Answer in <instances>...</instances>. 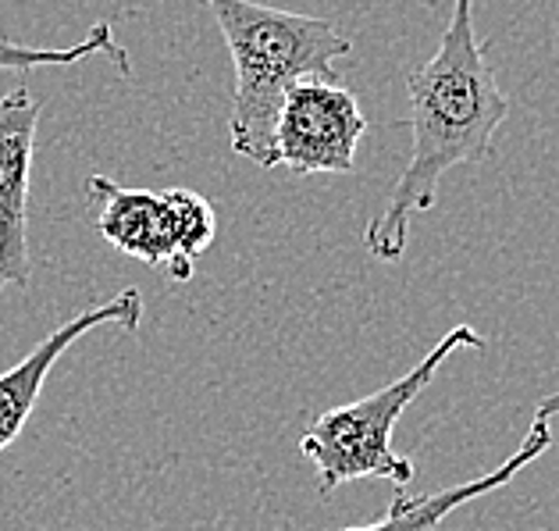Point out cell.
<instances>
[{
  "label": "cell",
  "instance_id": "obj_1",
  "mask_svg": "<svg viewBox=\"0 0 559 531\" xmlns=\"http://www.w3.org/2000/svg\"><path fill=\"white\" fill-rule=\"evenodd\" d=\"M488 47L474 36V0H453V15L428 64L406 75L414 150L395 179L385 211L371 217L364 243L378 261L395 264L406 253L414 214L439 200V182L449 168L481 165L492 157L496 132L510 115L488 64Z\"/></svg>",
  "mask_w": 559,
  "mask_h": 531
},
{
  "label": "cell",
  "instance_id": "obj_2",
  "mask_svg": "<svg viewBox=\"0 0 559 531\" xmlns=\"http://www.w3.org/2000/svg\"><path fill=\"white\" fill-rule=\"evenodd\" d=\"M225 36L236 90H231L228 140L239 157L261 168H278V115L299 79H343L335 61L353 54L329 19L253 4V0H203Z\"/></svg>",
  "mask_w": 559,
  "mask_h": 531
},
{
  "label": "cell",
  "instance_id": "obj_3",
  "mask_svg": "<svg viewBox=\"0 0 559 531\" xmlns=\"http://www.w3.org/2000/svg\"><path fill=\"white\" fill-rule=\"evenodd\" d=\"M460 346L485 350V339L471 324H456L403 378H395V382H389L385 389H378L364 400L332 406V411H324L313 421L304 432V439H299V453L318 471L321 496H332L338 485L364 482V479L392 482L395 488H406L414 482V460H406L392 446V432L400 425L406 406L431 386L439 367Z\"/></svg>",
  "mask_w": 559,
  "mask_h": 531
},
{
  "label": "cell",
  "instance_id": "obj_4",
  "mask_svg": "<svg viewBox=\"0 0 559 531\" xmlns=\"http://www.w3.org/2000/svg\"><path fill=\"white\" fill-rule=\"evenodd\" d=\"M86 193L100 203L97 233L118 253L165 268L171 282L193 279L197 257L214 243L217 217L197 189H129L93 175Z\"/></svg>",
  "mask_w": 559,
  "mask_h": 531
},
{
  "label": "cell",
  "instance_id": "obj_5",
  "mask_svg": "<svg viewBox=\"0 0 559 531\" xmlns=\"http://www.w3.org/2000/svg\"><path fill=\"white\" fill-rule=\"evenodd\" d=\"M364 132L367 118L346 79H299L278 115L275 161L296 175H349Z\"/></svg>",
  "mask_w": 559,
  "mask_h": 531
},
{
  "label": "cell",
  "instance_id": "obj_6",
  "mask_svg": "<svg viewBox=\"0 0 559 531\" xmlns=\"http://www.w3.org/2000/svg\"><path fill=\"white\" fill-rule=\"evenodd\" d=\"M39 101L29 86L0 97V293L29 285V179L36 154Z\"/></svg>",
  "mask_w": 559,
  "mask_h": 531
},
{
  "label": "cell",
  "instance_id": "obj_7",
  "mask_svg": "<svg viewBox=\"0 0 559 531\" xmlns=\"http://www.w3.org/2000/svg\"><path fill=\"white\" fill-rule=\"evenodd\" d=\"M104 324H118V329L135 332L143 324V293L140 290H121L100 307H90L83 315H75L72 321H64L61 329H53L44 343H36L33 353L0 371V453L22 435L25 421L36 411L39 392H44L47 375L53 371V364L64 357V350H72L79 339Z\"/></svg>",
  "mask_w": 559,
  "mask_h": 531
},
{
  "label": "cell",
  "instance_id": "obj_8",
  "mask_svg": "<svg viewBox=\"0 0 559 531\" xmlns=\"http://www.w3.org/2000/svg\"><path fill=\"white\" fill-rule=\"evenodd\" d=\"M549 446H552L549 421L535 417V425H531V432L524 435V442L516 446V453L510 460H502L496 471H488L481 479H471L463 485H453V488H442V493H428V496H406L400 488L389 514L381 517V521L360 524V528H343V531H431V528H439L453 510H460L463 503L481 499L488 493H496V488L510 485L527 464H535L542 453H549Z\"/></svg>",
  "mask_w": 559,
  "mask_h": 531
},
{
  "label": "cell",
  "instance_id": "obj_9",
  "mask_svg": "<svg viewBox=\"0 0 559 531\" xmlns=\"http://www.w3.org/2000/svg\"><path fill=\"white\" fill-rule=\"evenodd\" d=\"M93 54L111 58L121 75L132 72L129 54L115 39V30L107 22L93 25L90 36L75 47H25V44H15V39L0 36V72H22L25 75L29 68H61V64H75L83 58H93Z\"/></svg>",
  "mask_w": 559,
  "mask_h": 531
},
{
  "label": "cell",
  "instance_id": "obj_10",
  "mask_svg": "<svg viewBox=\"0 0 559 531\" xmlns=\"http://www.w3.org/2000/svg\"><path fill=\"white\" fill-rule=\"evenodd\" d=\"M556 414H559V389L552 392V397H545V400L538 403L535 417H538V421H549V417H556Z\"/></svg>",
  "mask_w": 559,
  "mask_h": 531
}]
</instances>
